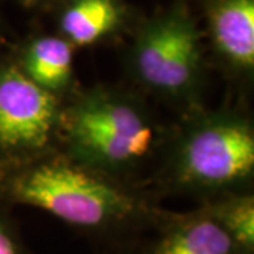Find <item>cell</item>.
<instances>
[{
	"instance_id": "obj_6",
	"label": "cell",
	"mask_w": 254,
	"mask_h": 254,
	"mask_svg": "<svg viewBox=\"0 0 254 254\" xmlns=\"http://www.w3.org/2000/svg\"><path fill=\"white\" fill-rule=\"evenodd\" d=\"M206 37L213 57L229 78H254V0H202Z\"/></svg>"
},
{
	"instance_id": "obj_5",
	"label": "cell",
	"mask_w": 254,
	"mask_h": 254,
	"mask_svg": "<svg viewBox=\"0 0 254 254\" xmlns=\"http://www.w3.org/2000/svg\"><path fill=\"white\" fill-rule=\"evenodd\" d=\"M64 102L0 55V168L60 148Z\"/></svg>"
},
{
	"instance_id": "obj_10",
	"label": "cell",
	"mask_w": 254,
	"mask_h": 254,
	"mask_svg": "<svg viewBox=\"0 0 254 254\" xmlns=\"http://www.w3.org/2000/svg\"><path fill=\"white\" fill-rule=\"evenodd\" d=\"M202 206L216 219L242 254H254V195L250 190L225 193L203 200Z\"/></svg>"
},
{
	"instance_id": "obj_8",
	"label": "cell",
	"mask_w": 254,
	"mask_h": 254,
	"mask_svg": "<svg viewBox=\"0 0 254 254\" xmlns=\"http://www.w3.org/2000/svg\"><path fill=\"white\" fill-rule=\"evenodd\" d=\"M73 51L58 33H44L27 37L10 57L30 81L65 102L78 91Z\"/></svg>"
},
{
	"instance_id": "obj_1",
	"label": "cell",
	"mask_w": 254,
	"mask_h": 254,
	"mask_svg": "<svg viewBox=\"0 0 254 254\" xmlns=\"http://www.w3.org/2000/svg\"><path fill=\"white\" fill-rule=\"evenodd\" d=\"M0 200L44 210L99 236H126L153 227L163 210L130 182L93 170L61 148L0 168Z\"/></svg>"
},
{
	"instance_id": "obj_11",
	"label": "cell",
	"mask_w": 254,
	"mask_h": 254,
	"mask_svg": "<svg viewBox=\"0 0 254 254\" xmlns=\"http://www.w3.org/2000/svg\"><path fill=\"white\" fill-rule=\"evenodd\" d=\"M0 254H30L18 227L10 216L9 206L0 200Z\"/></svg>"
},
{
	"instance_id": "obj_7",
	"label": "cell",
	"mask_w": 254,
	"mask_h": 254,
	"mask_svg": "<svg viewBox=\"0 0 254 254\" xmlns=\"http://www.w3.org/2000/svg\"><path fill=\"white\" fill-rule=\"evenodd\" d=\"M144 254H242L206 209L161 210Z\"/></svg>"
},
{
	"instance_id": "obj_9",
	"label": "cell",
	"mask_w": 254,
	"mask_h": 254,
	"mask_svg": "<svg viewBox=\"0 0 254 254\" xmlns=\"http://www.w3.org/2000/svg\"><path fill=\"white\" fill-rule=\"evenodd\" d=\"M131 20L125 0H63L57 11V33L73 48H86L120 36Z\"/></svg>"
},
{
	"instance_id": "obj_3",
	"label": "cell",
	"mask_w": 254,
	"mask_h": 254,
	"mask_svg": "<svg viewBox=\"0 0 254 254\" xmlns=\"http://www.w3.org/2000/svg\"><path fill=\"white\" fill-rule=\"evenodd\" d=\"M253 178L254 126L239 110H198L171 138L163 168L170 190L208 200L250 190Z\"/></svg>"
},
{
	"instance_id": "obj_4",
	"label": "cell",
	"mask_w": 254,
	"mask_h": 254,
	"mask_svg": "<svg viewBox=\"0 0 254 254\" xmlns=\"http://www.w3.org/2000/svg\"><path fill=\"white\" fill-rule=\"evenodd\" d=\"M127 69L138 88L187 116L202 109L206 78L203 34L184 0L137 26L127 53Z\"/></svg>"
},
{
	"instance_id": "obj_2",
	"label": "cell",
	"mask_w": 254,
	"mask_h": 254,
	"mask_svg": "<svg viewBox=\"0 0 254 254\" xmlns=\"http://www.w3.org/2000/svg\"><path fill=\"white\" fill-rule=\"evenodd\" d=\"M163 141L161 127L134 92L95 85L64 102L60 148L100 173L127 181Z\"/></svg>"
},
{
	"instance_id": "obj_12",
	"label": "cell",
	"mask_w": 254,
	"mask_h": 254,
	"mask_svg": "<svg viewBox=\"0 0 254 254\" xmlns=\"http://www.w3.org/2000/svg\"><path fill=\"white\" fill-rule=\"evenodd\" d=\"M17 1L21 6L27 7V9H36V7L46 4L47 1H50V0H17Z\"/></svg>"
}]
</instances>
